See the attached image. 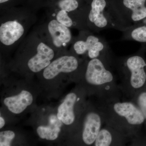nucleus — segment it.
Here are the masks:
<instances>
[{
  "label": "nucleus",
  "mask_w": 146,
  "mask_h": 146,
  "mask_svg": "<svg viewBox=\"0 0 146 146\" xmlns=\"http://www.w3.org/2000/svg\"><path fill=\"white\" fill-rule=\"evenodd\" d=\"M138 108L141 110L146 119V92H143L137 98Z\"/></svg>",
  "instance_id": "nucleus-19"
},
{
  "label": "nucleus",
  "mask_w": 146,
  "mask_h": 146,
  "mask_svg": "<svg viewBox=\"0 0 146 146\" xmlns=\"http://www.w3.org/2000/svg\"><path fill=\"white\" fill-rule=\"evenodd\" d=\"M123 31L146 25V0H109ZM123 32V31H122Z\"/></svg>",
  "instance_id": "nucleus-3"
},
{
  "label": "nucleus",
  "mask_w": 146,
  "mask_h": 146,
  "mask_svg": "<svg viewBox=\"0 0 146 146\" xmlns=\"http://www.w3.org/2000/svg\"><path fill=\"white\" fill-rule=\"evenodd\" d=\"M110 106L113 117L125 124L127 127L133 128L134 126L143 123L145 118L140 109L131 102H115Z\"/></svg>",
  "instance_id": "nucleus-8"
},
{
  "label": "nucleus",
  "mask_w": 146,
  "mask_h": 146,
  "mask_svg": "<svg viewBox=\"0 0 146 146\" xmlns=\"http://www.w3.org/2000/svg\"><path fill=\"white\" fill-rule=\"evenodd\" d=\"M86 25L87 30L95 32L109 29L123 31L109 0H88Z\"/></svg>",
  "instance_id": "nucleus-1"
},
{
  "label": "nucleus",
  "mask_w": 146,
  "mask_h": 146,
  "mask_svg": "<svg viewBox=\"0 0 146 146\" xmlns=\"http://www.w3.org/2000/svg\"><path fill=\"white\" fill-rule=\"evenodd\" d=\"M9 1V0H0V3L1 4L4 3Z\"/></svg>",
  "instance_id": "nucleus-21"
},
{
  "label": "nucleus",
  "mask_w": 146,
  "mask_h": 146,
  "mask_svg": "<svg viewBox=\"0 0 146 146\" xmlns=\"http://www.w3.org/2000/svg\"><path fill=\"white\" fill-rule=\"evenodd\" d=\"M65 55L53 60L43 71V76L46 79H52L61 73L74 72L78 70L80 62L76 55Z\"/></svg>",
  "instance_id": "nucleus-11"
},
{
  "label": "nucleus",
  "mask_w": 146,
  "mask_h": 146,
  "mask_svg": "<svg viewBox=\"0 0 146 146\" xmlns=\"http://www.w3.org/2000/svg\"><path fill=\"white\" fill-rule=\"evenodd\" d=\"M112 63L101 58L88 60L84 71V78L86 82L92 86L104 89L112 85L115 76L110 68Z\"/></svg>",
  "instance_id": "nucleus-7"
},
{
  "label": "nucleus",
  "mask_w": 146,
  "mask_h": 146,
  "mask_svg": "<svg viewBox=\"0 0 146 146\" xmlns=\"http://www.w3.org/2000/svg\"><path fill=\"white\" fill-rule=\"evenodd\" d=\"M5 124V121L3 118L1 117H0V128H2Z\"/></svg>",
  "instance_id": "nucleus-20"
},
{
  "label": "nucleus",
  "mask_w": 146,
  "mask_h": 146,
  "mask_svg": "<svg viewBox=\"0 0 146 146\" xmlns=\"http://www.w3.org/2000/svg\"><path fill=\"white\" fill-rule=\"evenodd\" d=\"M15 134L11 131H5L0 132V146H9L15 138Z\"/></svg>",
  "instance_id": "nucleus-18"
},
{
  "label": "nucleus",
  "mask_w": 146,
  "mask_h": 146,
  "mask_svg": "<svg viewBox=\"0 0 146 146\" xmlns=\"http://www.w3.org/2000/svg\"><path fill=\"white\" fill-rule=\"evenodd\" d=\"M80 0H59L58 8L52 13L54 18L70 28L87 29L86 25V5H81Z\"/></svg>",
  "instance_id": "nucleus-4"
},
{
  "label": "nucleus",
  "mask_w": 146,
  "mask_h": 146,
  "mask_svg": "<svg viewBox=\"0 0 146 146\" xmlns=\"http://www.w3.org/2000/svg\"><path fill=\"white\" fill-rule=\"evenodd\" d=\"M6 13L1 16L0 42L1 46H15L25 36L28 28L26 16L21 17L18 13Z\"/></svg>",
  "instance_id": "nucleus-5"
},
{
  "label": "nucleus",
  "mask_w": 146,
  "mask_h": 146,
  "mask_svg": "<svg viewBox=\"0 0 146 146\" xmlns=\"http://www.w3.org/2000/svg\"><path fill=\"white\" fill-rule=\"evenodd\" d=\"M60 129L58 126L45 127L40 126L36 129L37 134L42 139L48 141H54L58 137Z\"/></svg>",
  "instance_id": "nucleus-17"
},
{
  "label": "nucleus",
  "mask_w": 146,
  "mask_h": 146,
  "mask_svg": "<svg viewBox=\"0 0 146 146\" xmlns=\"http://www.w3.org/2000/svg\"><path fill=\"white\" fill-rule=\"evenodd\" d=\"M72 44V52L76 56H86L89 60L101 58L112 63V51L107 41L89 30H80Z\"/></svg>",
  "instance_id": "nucleus-2"
},
{
  "label": "nucleus",
  "mask_w": 146,
  "mask_h": 146,
  "mask_svg": "<svg viewBox=\"0 0 146 146\" xmlns=\"http://www.w3.org/2000/svg\"><path fill=\"white\" fill-rule=\"evenodd\" d=\"M33 101L32 95L29 91L23 90L17 96L8 97L4 100V104L9 110L14 114H20Z\"/></svg>",
  "instance_id": "nucleus-14"
},
{
  "label": "nucleus",
  "mask_w": 146,
  "mask_h": 146,
  "mask_svg": "<svg viewBox=\"0 0 146 146\" xmlns=\"http://www.w3.org/2000/svg\"><path fill=\"white\" fill-rule=\"evenodd\" d=\"M122 32L123 40L146 43V25L131 28Z\"/></svg>",
  "instance_id": "nucleus-15"
},
{
  "label": "nucleus",
  "mask_w": 146,
  "mask_h": 146,
  "mask_svg": "<svg viewBox=\"0 0 146 146\" xmlns=\"http://www.w3.org/2000/svg\"><path fill=\"white\" fill-rule=\"evenodd\" d=\"M70 28L52 18L46 27L47 41L54 48L60 49L72 44L74 37Z\"/></svg>",
  "instance_id": "nucleus-9"
},
{
  "label": "nucleus",
  "mask_w": 146,
  "mask_h": 146,
  "mask_svg": "<svg viewBox=\"0 0 146 146\" xmlns=\"http://www.w3.org/2000/svg\"><path fill=\"white\" fill-rule=\"evenodd\" d=\"M103 118L96 111H91L86 115L84 122L82 139L84 144L91 145L94 144L102 129Z\"/></svg>",
  "instance_id": "nucleus-12"
},
{
  "label": "nucleus",
  "mask_w": 146,
  "mask_h": 146,
  "mask_svg": "<svg viewBox=\"0 0 146 146\" xmlns=\"http://www.w3.org/2000/svg\"><path fill=\"white\" fill-rule=\"evenodd\" d=\"M115 136L109 129L102 128L98 134L94 145L95 146H109L114 143Z\"/></svg>",
  "instance_id": "nucleus-16"
},
{
  "label": "nucleus",
  "mask_w": 146,
  "mask_h": 146,
  "mask_svg": "<svg viewBox=\"0 0 146 146\" xmlns=\"http://www.w3.org/2000/svg\"><path fill=\"white\" fill-rule=\"evenodd\" d=\"M117 65L132 91L144 86L146 81V63L142 56L134 54L121 58L118 59Z\"/></svg>",
  "instance_id": "nucleus-6"
},
{
  "label": "nucleus",
  "mask_w": 146,
  "mask_h": 146,
  "mask_svg": "<svg viewBox=\"0 0 146 146\" xmlns=\"http://www.w3.org/2000/svg\"><path fill=\"white\" fill-rule=\"evenodd\" d=\"M54 55V48L48 41L38 38L36 52L28 60V67L33 72H39L50 65Z\"/></svg>",
  "instance_id": "nucleus-10"
},
{
  "label": "nucleus",
  "mask_w": 146,
  "mask_h": 146,
  "mask_svg": "<svg viewBox=\"0 0 146 146\" xmlns=\"http://www.w3.org/2000/svg\"><path fill=\"white\" fill-rule=\"evenodd\" d=\"M79 100V98L75 93H70L67 95L63 102L58 108V119L66 125H70L74 121L75 115L74 107Z\"/></svg>",
  "instance_id": "nucleus-13"
}]
</instances>
